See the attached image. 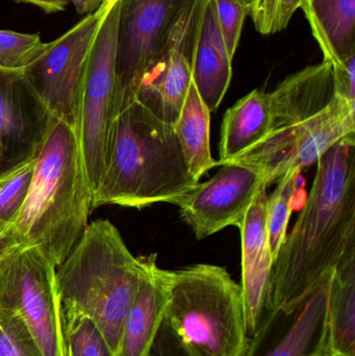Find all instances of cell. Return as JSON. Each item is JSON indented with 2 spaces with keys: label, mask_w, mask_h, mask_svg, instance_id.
<instances>
[{
  "label": "cell",
  "mask_w": 355,
  "mask_h": 356,
  "mask_svg": "<svg viewBox=\"0 0 355 356\" xmlns=\"http://www.w3.org/2000/svg\"><path fill=\"white\" fill-rule=\"evenodd\" d=\"M246 2H248V3L250 4V6H251V0H245Z\"/></svg>",
  "instance_id": "35"
},
{
  "label": "cell",
  "mask_w": 355,
  "mask_h": 356,
  "mask_svg": "<svg viewBox=\"0 0 355 356\" xmlns=\"http://www.w3.org/2000/svg\"><path fill=\"white\" fill-rule=\"evenodd\" d=\"M352 250L355 136L338 142L317 162L310 195L273 261L267 312L302 300Z\"/></svg>",
  "instance_id": "1"
},
{
  "label": "cell",
  "mask_w": 355,
  "mask_h": 356,
  "mask_svg": "<svg viewBox=\"0 0 355 356\" xmlns=\"http://www.w3.org/2000/svg\"><path fill=\"white\" fill-rule=\"evenodd\" d=\"M63 356H67L66 349H65V340H64V345H63Z\"/></svg>",
  "instance_id": "34"
},
{
  "label": "cell",
  "mask_w": 355,
  "mask_h": 356,
  "mask_svg": "<svg viewBox=\"0 0 355 356\" xmlns=\"http://www.w3.org/2000/svg\"><path fill=\"white\" fill-rule=\"evenodd\" d=\"M92 199L79 129L54 118L24 204L0 236V247H38L58 267L88 226Z\"/></svg>",
  "instance_id": "2"
},
{
  "label": "cell",
  "mask_w": 355,
  "mask_h": 356,
  "mask_svg": "<svg viewBox=\"0 0 355 356\" xmlns=\"http://www.w3.org/2000/svg\"><path fill=\"white\" fill-rule=\"evenodd\" d=\"M331 276L295 305L267 312L243 356H331L327 320Z\"/></svg>",
  "instance_id": "11"
},
{
  "label": "cell",
  "mask_w": 355,
  "mask_h": 356,
  "mask_svg": "<svg viewBox=\"0 0 355 356\" xmlns=\"http://www.w3.org/2000/svg\"><path fill=\"white\" fill-rule=\"evenodd\" d=\"M174 129L190 173L199 181L206 172L216 167L217 161L210 154V112L193 81Z\"/></svg>",
  "instance_id": "22"
},
{
  "label": "cell",
  "mask_w": 355,
  "mask_h": 356,
  "mask_svg": "<svg viewBox=\"0 0 355 356\" xmlns=\"http://www.w3.org/2000/svg\"><path fill=\"white\" fill-rule=\"evenodd\" d=\"M333 96V67L327 60L289 75L270 93L273 108L271 131L306 122L327 108Z\"/></svg>",
  "instance_id": "17"
},
{
  "label": "cell",
  "mask_w": 355,
  "mask_h": 356,
  "mask_svg": "<svg viewBox=\"0 0 355 356\" xmlns=\"http://www.w3.org/2000/svg\"><path fill=\"white\" fill-rule=\"evenodd\" d=\"M221 167L210 180L198 184L174 202L197 240L229 226L241 227L258 192L268 186L263 175L254 169L235 163Z\"/></svg>",
  "instance_id": "12"
},
{
  "label": "cell",
  "mask_w": 355,
  "mask_h": 356,
  "mask_svg": "<svg viewBox=\"0 0 355 356\" xmlns=\"http://www.w3.org/2000/svg\"><path fill=\"white\" fill-rule=\"evenodd\" d=\"M355 136V104L335 93L331 104L306 122L285 131L283 175L317 163L344 138Z\"/></svg>",
  "instance_id": "16"
},
{
  "label": "cell",
  "mask_w": 355,
  "mask_h": 356,
  "mask_svg": "<svg viewBox=\"0 0 355 356\" xmlns=\"http://www.w3.org/2000/svg\"><path fill=\"white\" fill-rule=\"evenodd\" d=\"M18 2L35 4L38 8L43 10L44 12L51 14V13L62 12L66 8L69 0H16Z\"/></svg>",
  "instance_id": "32"
},
{
  "label": "cell",
  "mask_w": 355,
  "mask_h": 356,
  "mask_svg": "<svg viewBox=\"0 0 355 356\" xmlns=\"http://www.w3.org/2000/svg\"><path fill=\"white\" fill-rule=\"evenodd\" d=\"M206 1L188 0L138 89L135 100L170 124L176 123L193 81L194 54Z\"/></svg>",
  "instance_id": "10"
},
{
  "label": "cell",
  "mask_w": 355,
  "mask_h": 356,
  "mask_svg": "<svg viewBox=\"0 0 355 356\" xmlns=\"http://www.w3.org/2000/svg\"><path fill=\"white\" fill-rule=\"evenodd\" d=\"M300 173L302 171L299 170L288 173L277 184L279 186L272 195L268 197L267 229L269 245L274 259L287 236L288 223L294 211V199L302 190Z\"/></svg>",
  "instance_id": "23"
},
{
  "label": "cell",
  "mask_w": 355,
  "mask_h": 356,
  "mask_svg": "<svg viewBox=\"0 0 355 356\" xmlns=\"http://www.w3.org/2000/svg\"><path fill=\"white\" fill-rule=\"evenodd\" d=\"M35 160L0 177V236L24 204L33 179Z\"/></svg>",
  "instance_id": "25"
},
{
  "label": "cell",
  "mask_w": 355,
  "mask_h": 356,
  "mask_svg": "<svg viewBox=\"0 0 355 356\" xmlns=\"http://www.w3.org/2000/svg\"><path fill=\"white\" fill-rule=\"evenodd\" d=\"M198 184L174 125L135 100L115 119L106 172L93 194L92 209L106 204L138 209L174 204Z\"/></svg>",
  "instance_id": "3"
},
{
  "label": "cell",
  "mask_w": 355,
  "mask_h": 356,
  "mask_svg": "<svg viewBox=\"0 0 355 356\" xmlns=\"http://www.w3.org/2000/svg\"><path fill=\"white\" fill-rule=\"evenodd\" d=\"M110 4V0H106L97 10L85 15L64 35L47 43L43 54L22 70L53 118L77 129L90 54Z\"/></svg>",
  "instance_id": "8"
},
{
  "label": "cell",
  "mask_w": 355,
  "mask_h": 356,
  "mask_svg": "<svg viewBox=\"0 0 355 356\" xmlns=\"http://www.w3.org/2000/svg\"><path fill=\"white\" fill-rule=\"evenodd\" d=\"M231 64L219 26L216 4L214 0H208L196 43L192 79L210 113L218 110L229 90L233 76Z\"/></svg>",
  "instance_id": "18"
},
{
  "label": "cell",
  "mask_w": 355,
  "mask_h": 356,
  "mask_svg": "<svg viewBox=\"0 0 355 356\" xmlns=\"http://www.w3.org/2000/svg\"><path fill=\"white\" fill-rule=\"evenodd\" d=\"M188 0H121L117 33V116L137 99L144 73L162 51Z\"/></svg>",
  "instance_id": "9"
},
{
  "label": "cell",
  "mask_w": 355,
  "mask_h": 356,
  "mask_svg": "<svg viewBox=\"0 0 355 356\" xmlns=\"http://www.w3.org/2000/svg\"><path fill=\"white\" fill-rule=\"evenodd\" d=\"M270 93L254 90L229 108L221 125L216 167L233 160L260 143L272 131Z\"/></svg>",
  "instance_id": "20"
},
{
  "label": "cell",
  "mask_w": 355,
  "mask_h": 356,
  "mask_svg": "<svg viewBox=\"0 0 355 356\" xmlns=\"http://www.w3.org/2000/svg\"><path fill=\"white\" fill-rule=\"evenodd\" d=\"M149 356H188L166 317L156 334Z\"/></svg>",
  "instance_id": "30"
},
{
  "label": "cell",
  "mask_w": 355,
  "mask_h": 356,
  "mask_svg": "<svg viewBox=\"0 0 355 356\" xmlns=\"http://www.w3.org/2000/svg\"><path fill=\"white\" fill-rule=\"evenodd\" d=\"M63 313L67 356H114L97 324L81 314Z\"/></svg>",
  "instance_id": "24"
},
{
  "label": "cell",
  "mask_w": 355,
  "mask_h": 356,
  "mask_svg": "<svg viewBox=\"0 0 355 356\" xmlns=\"http://www.w3.org/2000/svg\"><path fill=\"white\" fill-rule=\"evenodd\" d=\"M327 320L331 356H355V250L331 273Z\"/></svg>",
  "instance_id": "21"
},
{
  "label": "cell",
  "mask_w": 355,
  "mask_h": 356,
  "mask_svg": "<svg viewBox=\"0 0 355 356\" xmlns=\"http://www.w3.org/2000/svg\"><path fill=\"white\" fill-rule=\"evenodd\" d=\"M1 251H2V248H1V247H0V253H1Z\"/></svg>",
  "instance_id": "36"
},
{
  "label": "cell",
  "mask_w": 355,
  "mask_h": 356,
  "mask_svg": "<svg viewBox=\"0 0 355 356\" xmlns=\"http://www.w3.org/2000/svg\"><path fill=\"white\" fill-rule=\"evenodd\" d=\"M56 267L38 247L0 253V307L23 320L43 356H63V313Z\"/></svg>",
  "instance_id": "6"
},
{
  "label": "cell",
  "mask_w": 355,
  "mask_h": 356,
  "mask_svg": "<svg viewBox=\"0 0 355 356\" xmlns=\"http://www.w3.org/2000/svg\"><path fill=\"white\" fill-rule=\"evenodd\" d=\"M279 0H254L250 6V16L254 26L262 35L274 33Z\"/></svg>",
  "instance_id": "29"
},
{
  "label": "cell",
  "mask_w": 355,
  "mask_h": 356,
  "mask_svg": "<svg viewBox=\"0 0 355 356\" xmlns=\"http://www.w3.org/2000/svg\"><path fill=\"white\" fill-rule=\"evenodd\" d=\"M216 4L217 18L224 39L227 52L233 60L240 39L244 21L250 14V4L245 0H214Z\"/></svg>",
  "instance_id": "28"
},
{
  "label": "cell",
  "mask_w": 355,
  "mask_h": 356,
  "mask_svg": "<svg viewBox=\"0 0 355 356\" xmlns=\"http://www.w3.org/2000/svg\"><path fill=\"white\" fill-rule=\"evenodd\" d=\"M46 46L39 33L0 29V67L23 70L43 54Z\"/></svg>",
  "instance_id": "26"
},
{
  "label": "cell",
  "mask_w": 355,
  "mask_h": 356,
  "mask_svg": "<svg viewBox=\"0 0 355 356\" xmlns=\"http://www.w3.org/2000/svg\"><path fill=\"white\" fill-rule=\"evenodd\" d=\"M120 6L121 0H110L92 47L79 102V142L92 195L106 172L117 117V33Z\"/></svg>",
  "instance_id": "7"
},
{
  "label": "cell",
  "mask_w": 355,
  "mask_h": 356,
  "mask_svg": "<svg viewBox=\"0 0 355 356\" xmlns=\"http://www.w3.org/2000/svg\"><path fill=\"white\" fill-rule=\"evenodd\" d=\"M142 257L143 270L123 319L117 356H149L166 316L168 270L158 267L156 253Z\"/></svg>",
  "instance_id": "15"
},
{
  "label": "cell",
  "mask_w": 355,
  "mask_h": 356,
  "mask_svg": "<svg viewBox=\"0 0 355 356\" xmlns=\"http://www.w3.org/2000/svg\"><path fill=\"white\" fill-rule=\"evenodd\" d=\"M0 356H43L26 324L16 314L0 307Z\"/></svg>",
  "instance_id": "27"
},
{
  "label": "cell",
  "mask_w": 355,
  "mask_h": 356,
  "mask_svg": "<svg viewBox=\"0 0 355 356\" xmlns=\"http://www.w3.org/2000/svg\"><path fill=\"white\" fill-rule=\"evenodd\" d=\"M267 188H263L239 228L242 238V290L248 336L262 322L268 305L273 259L267 229Z\"/></svg>",
  "instance_id": "14"
},
{
  "label": "cell",
  "mask_w": 355,
  "mask_h": 356,
  "mask_svg": "<svg viewBox=\"0 0 355 356\" xmlns=\"http://www.w3.org/2000/svg\"><path fill=\"white\" fill-rule=\"evenodd\" d=\"M304 0H279V10H277L276 22H275L274 33L287 29L293 17L294 13L300 8Z\"/></svg>",
  "instance_id": "31"
},
{
  "label": "cell",
  "mask_w": 355,
  "mask_h": 356,
  "mask_svg": "<svg viewBox=\"0 0 355 356\" xmlns=\"http://www.w3.org/2000/svg\"><path fill=\"white\" fill-rule=\"evenodd\" d=\"M142 270L143 257L131 254L119 230L108 220L88 224L68 257L56 267L63 311L93 320L114 356Z\"/></svg>",
  "instance_id": "4"
},
{
  "label": "cell",
  "mask_w": 355,
  "mask_h": 356,
  "mask_svg": "<svg viewBox=\"0 0 355 356\" xmlns=\"http://www.w3.org/2000/svg\"><path fill=\"white\" fill-rule=\"evenodd\" d=\"M313 35L333 70L355 56V0H304Z\"/></svg>",
  "instance_id": "19"
},
{
  "label": "cell",
  "mask_w": 355,
  "mask_h": 356,
  "mask_svg": "<svg viewBox=\"0 0 355 356\" xmlns=\"http://www.w3.org/2000/svg\"><path fill=\"white\" fill-rule=\"evenodd\" d=\"M252 1H254V0H251V3H252Z\"/></svg>",
  "instance_id": "37"
},
{
  "label": "cell",
  "mask_w": 355,
  "mask_h": 356,
  "mask_svg": "<svg viewBox=\"0 0 355 356\" xmlns=\"http://www.w3.org/2000/svg\"><path fill=\"white\" fill-rule=\"evenodd\" d=\"M168 274L165 317L188 356H243L250 338L241 284L208 264Z\"/></svg>",
  "instance_id": "5"
},
{
  "label": "cell",
  "mask_w": 355,
  "mask_h": 356,
  "mask_svg": "<svg viewBox=\"0 0 355 356\" xmlns=\"http://www.w3.org/2000/svg\"><path fill=\"white\" fill-rule=\"evenodd\" d=\"M106 0H69L79 15H89L97 10Z\"/></svg>",
  "instance_id": "33"
},
{
  "label": "cell",
  "mask_w": 355,
  "mask_h": 356,
  "mask_svg": "<svg viewBox=\"0 0 355 356\" xmlns=\"http://www.w3.org/2000/svg\"><path fill=\"white\" fill-rule=\"evenodd\" d=\"M53 119L22 70L0 67V177L37 159Z\"/></svg>",
  "instance_id": "13"
}]
</instances>
